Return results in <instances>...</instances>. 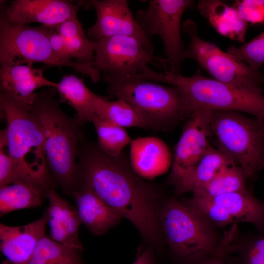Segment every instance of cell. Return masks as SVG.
<instances>
[{
    "mask_svg": "<svg viewBox=\"0 0 264 264\" xmlns=\"http://www.w3.org/2000/svg\"><path fill=\"white\" fill-rule=\"evenodd\" d=\"M210 126L217 149L240 167L248 179L264 169V119L212 110Z\"/></svg>",
    "mask_w": 264,
    "mask_h": 264,
    "instance_id": "obj_6",
    "label": "cell"
},
{
    "mask_svg": "<svg viewBox=\"0 0 264 264\" xmlns=\"http://www.w3.org/2000/svg\"><path fill=\"white\" fill-rule=\"evenodd\" d=\"M78 5L63 0H15L1 10L12 22L27 25L38 22L55 28L64 21L77 17Z\"/></svg>",
    "mask_w": 264,
    "mask_h": 264,
    "instance_id": "obj_14",
    "label": "cell"
},
{
    "mask_svg": "<svg viewBox=\"0 0 264 264\" xmlns=\"http://www.w3.org/2000/svg\"><path fill=\"white\" fill-rule=\"evenodd\" d=\"M180 200L199 211L216 228H223L237 223L223 207L210 199L192 198Z\"/></svg>",
    "mask_w": 264,
    "mask_h": 264,
    "instance_id": "obj_30",
    "label": "cell"
},
{
    "mask_svg": "<svg viewBox=\"0 0 264 264\" xmlns=\"http://www.w3.org/2000/svg\"><path fill=\"white\" fill-rule=\"evenodd\" d=\"M225 252L235 264H264V234H240L232 232L225 247Z\"/></svg>",
    "mask_w": 264,
    "mask_h": 264,
    "instance_id": "obj_25",
    "label": "cell"
},
{
    "mask_svg": "<svg viewBox=\"0 0 264 264\" xmlns=\"http://www.w3.org/2000/svg\"><path fill=\"white\" fill-rule=\"evenodd\" d=\"M166 245L175 262L201 253H211L223 238L202 214L180 199L167 198L161 214Z\"/></svg>",
    "mask_w": 264,
    "mask_h": 264,
    "instance_id": "obj_7",
    "label": "cell"
},
{
    "mask_svg": "<svg viewBox=\"0 0 264 264\" xmlns=\"http://www.w3.org/2000/svg\"><path fill=\"white\" fill-rule=\"evenodd\" d=\"M226 52L252 69L259 70L264 64V30L240 47L230 46Z\"/></svg>",
    "mask_w": 264,
    "mask_h": 264,
    "instance_id": "obj_31",
    "label": "cell"
},
{
    "mask_svg": "<svg viewBox=\"0 0 264 264\" xmlns=\"http://www.w3.org/2000/svg\"><path fill=\"white\" fill-rule=\"evenodd\" d=\"M182 30L189 38L188 46L183 54L184 60H194L217 80L244 90L261 88L259 85L264 82V74L201 39L194 21L186 20L182 25Z\"/></svg>",
    "mask_w": 264,
    "mask_h": 264,
    "instance_id": "obj_9",
    "label": "cell"
},
{
    "mask_svg": "<svg viewBox=\"0 0 264 264\" xmlns=\"http://www.w3.org/2000/svg\"><path fill=\"white\" fill-rule=\"evenodd\" d=\"M50 189L26 181L0 187V216L17 210L41 206Z\"/></svg>",
    "mask_w": 264,
    "mask_h": 264,
    "instance_id": "obj_23",
    "label": "cell"
},
{
    "mask_svg": "<svg viewBox=\"0 0 264 264\" xmlns=\"http://www.w3.org/2000/svg\"><path fill=\"white\" fill-rule=\"evenodd\" d=\"M234 165L229 157L211 145L186 180L179 195L203 186L222 170Z\"/></svg>",
    "mask_w": 264,
    "mask_h": 264,
    "instance_id": "obj_24",
    "label": "cell"
},
{
    "mask_svg": "<svg viewBox=\"0 0 264 264\" xmlns=\"http://www.w3.org/2000/svg\"><path fill=\"white\" fill-rule=\"evenodd\" d=\"M233 6L241 18L248 23L264 22V0H235Z\"/></svg>",
    "mask_w": 264,
    "mask_h": 264,
    "instance_id": "obj_33",
    "label": "cell"
},
{
    "mask_svg": "<svg viewBox=\"0 0 264 264\" xmlns=\"http://www.w3.org/2000/svg\"><path fill=\"white\" fill-rule=\"evenodd\" d=\"M53 88L42 89L29 106L44 139L48 168L57 185L66 195L76 190L77 154L84 139L82 124L60 108Z\"/></svg>",
    "mask_w": 264,
    "mask_h": 264,
    "instance_id": "obj_2",
    "label": "cell"
},
{
    "mask_svg": "<svg viewBox=\"0 0 264 264\" xmlns=\"http://www.w3.org/2000/svg\"><path fill=\"white\" fill-rule=\"evenodd\" d=\"M247 176L237 165L228 167L203 186L192 192L196 198H209L246 189Z\"/></svg>",
    "mask_w": 264,
    "mask_h": 264,
    "instance_id": "obj_26",
    "label": "cell"
},
{
    "mask_svg": "<svg viewBox=\"0 0 264 264\" xmlns=\"http://www.w3.org/2000/svg\"><path fill=\"white\" fill-rule=\"evenodd\" d=\"M91 41L94 51L93 64L103 74L132 78L148 64L159 65L165 71H170L167 60L154 55L137 38L114 36Z\"/></svg>",
    "mask_w": 264,
    "mask_h": 264,
    "instance_id": "obj_11",
    "label": "cell"
},
{
    "mask_svg": "<svg viewBox=\"0 0 264 264\" xmlns=\"http://www.w3.org/2000/svg\"><path fill=\"white\" fill-rule=\"evenodd\" d=\"M43 70L28 64L0 66V92L29 106L37 96L38 88L56 86L44 75Z\"/></svg>",
    "mask_w": 264,
    "mask_h": 264,
    "instance_id": "obj_16",
    "label": "cell"
},
{
    "mask_svg": "<svg viewBox=\"0 0 264 264\" xmlns=\"http://www.w3.org/2000/svg\"><path fill=\"white\" fill-rule=\"evenodd\" d=\"M95 114L108 122L123 128L146 129L133 108L122 99L105 101L97 110Z\"/></svg>",
    "mask_w": 264,
    "mask_h": 264,
    "instance_id": "obj_29",
    "label": "cell"
},
{
    "mask_svg": "<svg viewBox=\"0 0 264 264\" xmlns=\"http://www.w3.org/2000/svg\"><path fill=\"white\" fill-rule=\"evenodd\" d=\"M71 196L82 223L94 235L105 234L117 226L123 218L90 189L78 188Z\"/></svg>",
    "mask_w": 264,
    "mask_h": 264,
    "instance_id": "obj_19",
    "label": "cell"
},
{
    "mask_svg": "<svg viewBox=\"0 0 264 264\" xmlns=\"http://www.w3.org/2000/svg\"><path fill=\"white\" fill-rule=\"evenodd\" d=\"M191 0H151L145 9L138 10L135 19L150 38L159 36L163 44L170 72L181 74L185 51L181 36V21L185 11L193 3Z\"/></svg>",
    "mask_w": 264,
    "mask_h": 264,
    "instance_id": "obj_10",
    "label": "cell"
},
{
    "mask_svg": "<svg viewBox=\"0 0 264 264\" xmlns=\"http://www.w3.org/2000/svg\"><path fill=\"white\" fill-rule=\"evenodd\" d=\"M91 121L96 131L98 148L106 154L117 156L123 148L131 143L132 140L124 128L108 122L96 114H94Z\"/></svg>",
    "mask_w": 264,
    "mask_h": 264,
    "instance_id": "obj_28",
    "label": "cell"
},
{
    "mask_svg": "<svg viewBox=\"0 0 264 264\" xmlns=\"http://www.w3.org/2000/svg\"><path fill=\"white\" fill-rule=\"evenodd\" d=\"M0 107L6 120L3 131L12 159L6 185L26 181L55 188L56 184L47 165L42 133L29 106L0 92Z\"/></svg>",
    "mask_w": 264,
    "mask_h": 264,
    "instance_id": "obj_3",
    "label": "cell"
},
{
    "mask_svg": "<svg viewBox=\"0 0 264 264\" xmlns=\"http://www.w3.org/2000/svg\"><path fill=\"white\" fill-rule=\"evenodd\" d=\"M77 158V188L93 191L136 227L147 246L163 251L161 214L168 198L162 192L132 169L123 152L110 156L84 139Z\"/></svg>",
    "mask_w": 264,
    "mask_h": 264,
    "instance_id": "obj_1",
    "label": "cell"
},
{
    "mask_svg": "<svg viewBox=\"0 0 264 264\" xmlns=\"http://www.w3.org/2000/svg\"><path fill=\"white\" fill-rule=\"evenodd\" d=\"M65 39L73 37L85 32L77 17L68 19L54 28Z\"/></svg>",
    "mask_w": 264,
    "mask_h": 264,
    "instance_id": "obj_36",
    "label": "cell"
},
{
    "mask_svg": "<svg viewBox=\"0 0 264 264\" xmlns=\"http://www.w3.org/2000/svg\"><path fill=\"white\" fill-rule=\"evenodd\" d=\"M212 110L200 108L186 119L181 136L174 147L172 168L168 182L179 195L180 191L211 146Z\"/></svg>",
    "mask_w": 264,
    "mask_h": 264,
    "instance_id": "obj_12",
    "label": "cell"
},
{
    "mask_svg": "<svg viewBox=\"0 0 264 264\" xmlns=\"http://www.w3.org/2000/svg\"><path fill=\"white\" fill-rule=\"evenodd\" d=\"M96 13L94 24L87 30L91 40L114 36H129L142 41L152 53L154 48L150 38L143 31L126 0L90 1Z\"/></svg>",
    "mask_w": 264,
    "mask_h": 264,
    "instance_id": "obj_13",
    "label": "cell"
},
{
    "mask_svg": "<svg viewBox=\"0 0 264 264\" xmlns=\"http://www.w3.org/2000/svg\"><path fill=\"white\" fill-rule=\"evenodd\" d=\"M49 40L52 50L58 56L64 60H73L65 39L54 28H50Z\"/></svg>",
    "mask_w": 264,
    "mask_h": 264,
    "instance_id": "obj_35",
    "label": "cell"
},
{
    "mask_svg": "<svg viewBox=\"0 0 264 264\" xmlns=\"http://www.w3.org/2000/svg\"><path fill=\"white\" fill-rule=\"evenodd\" d=\"M48 223L46 210L38 220L27 225L10 226L0 224V248L11 264H27Z\"/></svg>",
    "mask_w": 264,
    "mask_h": 264,
    "instance_id": "obj_15",
    "label": "cell"
},
{
    "mask_svg": "<svg viewBox=\"0 0 264 264\" xmlns=\"http://www.w3.org/2000/svg\"><path fill=\"white\" fill-rule=\"evenodd\" d=\"M132 264H157L155 251L147 246Z\"/></svg>",
    "mask_w": 264,
    "mask_h": 264,
    "instance_id": "obj_37",
    "label": "cell"
},
{
    "mask_svg": "<svg viewBox=\"0 0 264 264\" xmlns=\"http://www.w3.org/2000/svg\"><path fill=\"white\" fill-rule=\"evenodd\" d=\"M172 162L168 147L157 137H139L130 143V164L144 179H151L165 173Z\"/></svg>",
    "mask_w": 264,
    "mask_h": 264,
    "instance_id": "obj_17",
    "label": "cell"
},
{
    "mask_svg": "<svg viewBox=\"0 0 264 264\" xmlns=\"http://www.w3.org/2000/svg\"><path fill=\"white\" fill-rule=\"evenodd\" d=\"M65 40L72 59L74 58L77 62L82 64L93 63V46L91 41L85 32Z\"/></svg>",
    "mask_w": 264,
    "mask_h": 264,
    "instance_id": "obj_32",
    "label": "cell"
},
{
    "mask_svg": "<svg viewBox=\"0 0 264 264\" xmlns=\"http://www.w3.org/2000/svg\"><path fill=\"white\" fill-rule=\"evenodd\" d=\"M50 28L40 25H21L9 21L3 12L0 14V66L19 64L43 63L52 66H64L89 76L97 82L101 72L93 63L82 64L58 56L51 46Z\"/></svg>",
    "mask_w": 264,
    "mask_h": 264,
    "instance_id": "obj_8",
    "label": "cell"
},
{
    "mask_svg": "<svg viewBox=\"0 0 264 264\" xmlns=\"http://www.w3.org/2000/svg\"><path fill=\"white\" fill-rule=\"evenodd\" d=\"M54 88L60 96L59 102L72 107L77 112L75 116L82 125L91 121L97 110L109 100L108 97L92 92L82 80L73 74H64Z\"/></svg>",
    "mask_w": 264,
    "mask_h": 264,
    "instance_id": "obj_20",
    "label": "cell"
},
{
    "mask_svg": "<svg viewBox=\"0 0 264 264\" xmlns=\"http://www.w3.org/2000/svg\"><path fill=\"white\" fill-rule=\"evenodd\" d=\"M49 206L46 209L51 239L68 247L80 251L79 228L82 223L77 209L62 198L55 190H48Z\"/></svg>",
    "mask_w": 264,
    "mask_h": 264,
    "instance_id": "obj_18",
    "label": "cell"
},
{
    "mask_svg": "<svg viewBox=\"0 0 264 264\" xmlns=\"http://www.w3.org/2000/svg\"><path fill=\"white\" fill-rule=\"evenodd\" d=\"M206 199L223 207L237 223L252 224L260 233L264 234V202L247 189Z\"/></svg>",
    "mask_w": 264,
    "mask_h": 264,
    "instance_id": "obj_22",
    "label": "cell"
},
{
    "mask_svg": "<svg viewBox=\"0 0 264 264\" xmlns=\"http://www.w3.org/2000/svg\"><path fill=\"white\" fill-rule=\"evenodd\" d=\"M136 78L170 84L179 88L192 113L200 108L234 110L264 119V94L262 88L248 90L202 75L198 69L191 76L155 72L142 68Z\"/></svg>",
    "mask_w": 264,
    "mask_h": 264,
    "instance_id": "obj_5",
    "label": "cell"
},
{
    "mask_svg": "<svg viewBox=\"0 0 264 264\" xmlns=\"http://www.w3.org/2000/svg\"><path fill=\"white\" fill-rule=\"evenodd\" d=\"M109 94L128 103L146 129L166 131L192 113L181 89L137 78L102 74Z\"/></svg>",
    "mask_w": 264,
    "mask_h": 264,
    "instance_id": "obj_4",
    "label": "cell"
},
{
    "mask_svg": "<svg viewBox=\"0 0 264 264\" xmlns=\"http://www.w3.org/2000/svg\"><path fill=\"white\" fill-rule=\"evenodd\" d=\"M80 252L45 235L38 242L27 264H84Z\"/></svg>",
    "mask_w": 264,
    "mask_h": 264,
    "instance_id": "obj_27",
    "label": "cell"
},
{
    "mask_svg": "<svg viewBox=\"0 0 264 264\" xmlns=\"http://www.w3.org/2000/svg\"><path fill=\"white\" fill-rule=\"evenodd\" d=\"M197 8L218 33L240 43L245 42L248 23L234 6L218 0H201Z\"/></svg>",
    "mask_w": 264,
    "mask_h": 264,
    "instance_id": "obj_21",
    "label": "cell"
},
{
    "mask_svg": "<svg viewBox=\"0 0 264 264\" xmlns=\"http://www.w3.org/2000/svg\"><path fill=\"white\" fill-rule=\"evenodd\" d=\"M225 242L222 241L219 248L211 253L195 255L175 262V264H235L225 252Z\"/></svg>",
    "mask_w": 264,
    "mask_h": 264,
    "instance_id": "obj_34",
    "label": "cell"
}]
</instances>
